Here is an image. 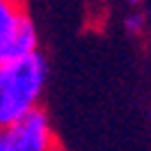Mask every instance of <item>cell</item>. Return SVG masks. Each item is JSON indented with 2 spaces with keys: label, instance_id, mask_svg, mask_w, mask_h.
Masks as SVG:
<instances>
[{
  "label": "cell",
  "instance_id": "6da1fadb",
  "mask_svg": "<svg viewBox=\"0 0 151 151\" xmlns=\"http://www.w3.org/2000/svg\"><path fill=\"white\" fill-rule=\"evenodd\" d=\"M46 83L48 62L39 50L0 64V131L37 110Z\"/></svg>",
  "mask_w": 151,
  "mask_h": 151
},
{
  "label": "cell",
  "instance_id": "7a4b0ae2",
  "mask_svg": "<svg viewBox=\"0 0 151 151\" xmlns=\"http://www.w3.org/2000/svg\"><path fill=\"white\" fill-rule=\"evenodd\" d=\"M39 50L35 21L21 0H0V64Z\"/></svg>",
  "mask_w": 151,
  "mask_h": 151
},
{
  "label": "cell",
  "instance_id": "3957f363",
  "mask_svg": "<svg viewBox=\"0 0 151 151\" xmlns=\"http://www.w3.org/2000/svg\"><path fill=\"white\" fill-rule=\"evenodd\" d=\"M12 151H57V137L48 114L37 108L2 131Z\"/></svg>",
  "mask_w": 151,
  "mask_h": 151
},
{
  "label": "cell",
  "instance_id": "277c9868",
  "mask_svg": "<svg viewBox=\"0 0 151 151\" xmlns=\"http://www.w3.org/2000/svg\"><path fill=\"white\" fill-rule=\"evenodd\" d=\"M142 25H144V21H142L140 14H135V16H128V19H126V28H128L131 35H140Z\"/></svg>",
  "mask_w": 151,
  "mask_h": 151
},
{
  "label": "cell",
  "instance_id": "5b68a950",
  "mask_svg": "<svg viewBox=\"0 0 151 151\" xmlns=\"http://www.w3.org/2000/svg\"><path fill=\"white\" fill-rule=\"evenodd\" d=\"M0 151H12L9 142L5 140V135H2V131H0Z\"/></svg>",
  "mask_w": 151,
  "mask_h": 151
},
{
  "label": "cell",
  "instance_id": "8992f818",
  "mask_svg": "<svg viewBox=\"0 0 151 151\" xmlns=\"http://www.w3.org/2000/svg\"><path fill=\"white\" fill-rule=\"evenodd\" d=\"M128 2H133V5H137V2H140V0H128Z\"/></svg>",
  "mask_w": 151,
  "mask_h": 151
}]
</instances>
